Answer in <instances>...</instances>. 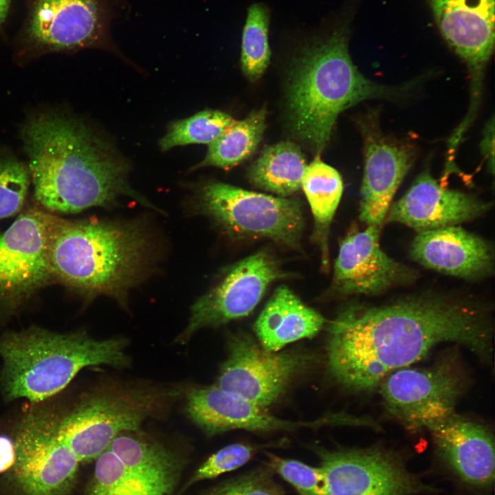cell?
<instances>
[{"label":"cell","instance_id":"1","mask_svg":"<svg viewBox=\"0 0 495 495\" xmlns=\"http://www.w3.org/2000/svg\"><path fill=\"white\" fill-rule=\"evenodd\" d=\"M493 335L492 307L468 295L422 292L380 305L353 303L329 324L328 368L343 386L369 392L442 343L490 362Z\"/></svg>","mask_w":495,"mask_h":495},{"label":"cell","instance_id":"2","mask_svg":"<svg viewBox=\"0 0 495 495\" xmlns=\"http://www.w3.org/2000/svg\"><path fill=\"white\" fill-rule=\"evenodd\" d=\"M21 133L35 199L47 210L110 207L121 196L154 208L129 186L126 162L81 120L42 113L31 117Z\"/></svg>","mask_w":495,"mask_h":495},{"label":"cell","instance_id":"3","mask_svg":"<svg viewBox=\"0 0 495 495\" xmlns=\"http://www.w3.org/2000/svg\"><path fill=\"white\" fill-rule=\"evenodd\" d=\"M153 248L138 221L62 219L52 243L51 267L55 281L87 298L106 295L122 305L149 269Z\"/></svg>","mask_w":495,"mask_h":495},{"label":"cell","instance_id":"4","mask_svg":"<svg viewBox=\"0 0 495 495\" xmlns=\"http://www.w3.org/2000/svg\"><path fill=\"white\" fill-rule=\"evenodd\" d=\"M291 72L287 109L292 129L318 153L329 142L343 111L367 99L402 98L412 87L366 78L353 63L342 30L306 49Z\"/></svg>","mask_w":495,"mask_h":495},{"label":"cell","instance_id":"5","mask_svg":"<svg viewBox=\"0 0 495 495\" xmlns=\"http://www.w3.org/2000/svg\"><path fill=\"white\" fill-rule=\"evenodd\" d=\"M126 340H98L82 331L60 333L36 326L0 336V388L7 401L38 403L64 389L83 368L126 367Z\"/></svg>","mask_w":495,"mask_h":495},{"label":"cell","instance_id":"6","mask_svg":"<svg viewBox=\"0 0 495 495\" xmlns=\"http://www.w3.org/2000/svg\"><path fill=\"white\" fill-rule=\"evenodd\" d=\"M175 395L156 388L105 387L62 414L58 434L80 462L97 459L118 435L137 430Z\"/></svg>","mask_w":495,"mask_h":495},{"label":"cell","instance_id":"7","mask_svg":"<svg viewBox=\"0 0 495 495\" xmlns=\"http://www.w3.org/2000/svg\"><path fill=\"white\" fill-rule=\"evenodd\" d=\"M111 0H26L18 34L23 54L99 48L116 51L111 37Z\"/></svg>","mask_w":495,"mask_h":495},{"label":"cell","instance_id":"8","mask_svg":"<svg viewBox=\"0 0 495 495\" xmlns=\"http://www.w3.org/2000/svg\"><path fill=\"white\" fill-rule=\"evenodd\" d=\"M199 205L236 239L266 238L289 248L300 243L304 221L301 204L296 199L210 182L201 189Z\"/></svg>","mask_w":495,"mask_h":495},{"label":"cell","instance_id":"9","mask_svg":"<svg viewBox=\"0 0 495 495\" xmlns=\"http://www.w3.org/2000/svg\"><path fill=\"white\" fill-rule=\"evenodd\" d=\"M466 382L457 356L448 354L428 367L394 371L378 387L388 415L419 432L456 412Z\"/></svg>","mask_w":495,"mask_h":495},{"label":"cell","instance_id":"10","mask_svg":"<svg viewBox=\"0 0 495 495\" xmlns=\"http://www.w3.org/2000/svg\"><path fill=\"white\" fill-rule=\"evenodd\" d=\"M62 219L35 208L0 236V311L12 312L54 281L50 250Z\"/></svg>","mask_w":495,"mask_h":495},{"label":"cell","instance_id":"11","mask_svg":"<svg viewBox=\"0 0 495 495\" xmlns=\"http://www.w3.org/2000/svg\"><path fill=\"white\" fill-rule=\"evenodd\" d=\"M61 415L54 408L34 406L19 422L13 467L25 495H63L74 481L80 461L60 438Z\"/></svg>","mask_w":495,"mask_h":495},{"label":"cell","instance_id":"12","mask_svg":"<svg viewBox=\"0 0 495 495\" xmlns=\"http://www.w3.org/2000/svg\"><path fill=\"white\" fill-rule=\"evenodd\" d=\"M327 495H419L435 491L380 447L318 450Z\"/></svg>","mask_w":495,"mask_h":495},{"label":"cell","instance_id":"13","mask_svg":"<svg viewBox=\"0 0 495 495\" xmlns=\"http://www.w3.org/2000/svg\"><path fill=\"white\" fill-rule=\"evenodd\" d=\"M228 350L216 386L266 408L280 398L309 360L296 352L268 351L245 334L232 336Z\"/></svg>","mask_w":495,"mask_h":495},{"label":"cell","instance_id":"14","mask_svg":"<svg viewBox=\"0 0 495 495\" xmlns=\"http://www.w3.org/2000/svg\"><path fill=\"white\" fill-rule=\"evenodd\" d=\"M287 276L274 258L261 250L232 265L221 280L191 308L188 326L178 341L199 329L216 327L249 315L273 282Z\"/></svg>","mask_w":495,"mask_h":495},{"label":"cell","instance_id":"15","mask_svg":"<svg viewBox=\"0 0 495 495\" xmlns=\"http://www.w3.org/2000/svg\"><path fill=\"white\" fill-rule=\"evenodd\" d=\"M441 34L465 62L471 102L467 116L479 106L484 70L494 46V0H429Z\"/></svg>","mask_w":495,"mask_h":495},{"label":"cell","instance_id":"16","mask_svg":"<svg viewBox=\"0 0 495 495\" xmlns=\"http://www.w3.org/2000/svg\"><path fill=\"white\" fill-rule=\"evenodd\" d=\"M381 226L351 232L340 243L333 285L342 295H380L417 279L414 269L388 256L380 244Z\"/></svg>","mask_w":495,"mask_h":495},{"label":"cell","instance_id":"17","mask_svg":"<svg viewBox=\"0 0 495 495\" xmlns=\"http://www.w3.org/2000/svg\"><path fill=\"white\" fill-rule=\"evenodd\" d=\"M364 121V169L359 218L367 226H382L394 195L412 165V152L408 146L382 134L375 113L368 114Z\"/></svg>","mask_w":495,"mask_h":495},{"label":"cell","instance_id":"18","mask_svg":"<svg viewBox=\"0 0 495 495\" xmlns=\"http://www.w3.org/2000/svg\"><path fill=\"white\" fill-rule=\"evenodd\" d=\"M436 452L463 485L489 490L494 480V441L487 427L453 413L428 428Z\"/></svg>","mask_w":495,"mask_h":495},{"label":"cell","instance_id":"19","mask_svg":"<svg viewBox=\"0 0 495 495\" xmlns=\"http://www.w3.org/2000/svg\"><path fill=\"white\" fill-rule=\"evenodd\" d=\"M490 206L473 195L441 186L426 171L402 197L390 205L385 220L404 224L418 232L473 220Z\"/></svg>","mask_w":495,"mask_h":495},{"label":"cell","instance_id":"20","mask_svg":"<svg viewBox=\"0 0 495 495\" xmlns=\"http://www.w3.org/2000/svg\"><path fill=\"white\" fill-rule=\"evenodd\" d=\"M186 407L192 421L208 435L235 429L269 432L336 424L333 415L307 422L280 419L267 408L225 392L217 386L192 389L186 395Z\"/></svg>","mask_w":495,"mask_h":495},{"label":"cell","instance_id":"21","mask_svg":"<svg viewBox=\"0 0 495 495\" xmlns=\"http://www.w3.org/2000/svg\"><path fill=\"white\" fill-rule=\"evenodd\" d=\"M410 254L425 267L466 280H479L494 273L492 244L457 225L418 232Z\"/></svg>","mask_w":495,"mask_h":495},{"label":"cell","instance_id":"22","mask_svg":"<svg viewBox=\"0 0 495 495\" xmlns=\"http://www.w3.org/2000/svg\"><path fill=\"white\" fill-rule=\"evenodd\" d=\"M324 322L319 313L281 285L258 316L254 331L264 349L278 352L291 342L315 336Z\"/></svg>","mask_w":495,"mask_h":495},{"label":"cell","instance_id":"23","mask_svg":"<svg viewBox=\"0 0 495 495\" xmlns=\"http://www.w3.org/2000/svg\"><path fill=\"white\" fill-rule=\"evenodd\" d=\"M301 188L314 217V237L320 248L322 265L327 270L329 231L342 195V177L336 169L323 162L318 155L307 165Z\"/></svg>","mask_w":495,"mask_h":495},{"label":"cell","instance_id":"24","mask_svg":"<svg viewBox=\"0 0 495 495\" xmlns=\"http://www.w3.org/2000/svg\"><path fill=\"white\" fill-rule=\"evenodd\" d=\"M300 148L290 141L267 146L248 171L250 182L257 188L287 197L301 188L307 166Z\"/></svg>","mask_w":495,"mask_h":495},{"label":"cell","instance_id":"25","mask_svg":"<svg viewBox=\"0 0 495 495\" xmlns=\"http://www.w3.org/2000/svg\"><path fill=\"white\" fill-rule=\"evenodd\" d=\"M175 485L125 465L108 448L96 459L89 495H170Z\"/></svg>","mask_w":495,"mask_h":495},{"label":"cell","instance_id":"26","mask_svg":"<svg viewBox=\"0 0 495 495\" xmlns=\"http://www.w3.org/2000/svg\"><path fill=\"white\" fill-rule=\"evenodd\" d=\"M265 108L252 111L245 118L234 120L214 141L208 145L204 159L192 169L215 166L229 169L249 157L262 140L265 129Z\"/></svg>","mask_w":495,"mask_h":495},{"label":"cell","instance_id":"27","mask_svg":"<svg viewBox=\"0 0 495 495\" xmlns=\"http://www.w3.org/2000/svg\"><path fill=\"white\" fill-rule=\"evenodd\" d=\"M109 449L125 465L157 479L176 483L179 461L177 456L164 446L120 434Z\"/></svg>","mask_w":495,"mask_h":495},{"label":"cell","instance_id":"28","mask_svg":"<svg viewBox=\"0 0 495 495\" xmlns=\"http://www.w3.org/2000/svg\"><path fill=\"white\" fill-rule=\"evenodd\" d=\"M229 114L213 109L199 111L185 119L171 122L160 147L166 151L173 147L192 144H209L217 139L233 122Z\"/></svg>","mask_w":495,"mask_h":495},{"label":"cell","instance_id":"29","mask_svg":"<svg viewBox=\"0 0 495 495\" xmlns=\"http://www.w3.org/2000/svg\"><path fill=\"white\" fill-rule=\"evenodd\" d=\"M268 26L265 7L260 3L250 6L243 30L241 63L243 73L251 81L260 78L270 63Z\"/></svg>","mask_w":495,"mask_h":495},{"label":"cell","instance_id":"30","mask_svg":"<svg viewBox=\"0 0 495 495\" xmlns=\"http://www.w3.org/2000/svg\"><path fill=\"white\" fill-rule=\"evenodd\" d=\"M30 182L28 167L10 155L0 154V220L21 209Z\"/></svg>","mask_w":495,"mask_h":495},{"label":"cell","instance_id":"31","mask_svg":"<svg viewBox=\"0 0 495 495\" xmlns=\"http://www.w3.org/2000/svg\"><path fill=\"white\" fill-rule=\"evenodd\" d=\"M266 454L269 467L291 484L300 495H327L326 478L320 466L312 467L272 453Z\"/></svg>","mask_w":495,"mask_h":495},{"label":"cell","instance_id":"32","mask_svg":"<svg viewBox=\"0 0 495 495\" xmlns=\"http://www.w3.org/2000/svg\"><path fill=\"white\" fill-rule=\"evenodd\" d=\"M254 448L243 443L226 446L211 455L195 472L190 484L238 469L252 456Z\"/></svg>","mask_w":495,"mask_h":495},{"label":"cell","instance_id":"33","mask_svg":"<svg viewBox=\"0 0 495 495\" xmlns=\"http://www.w3.org/2000/svg\"><path fill=\"white\" fill-rule=\"evenodd\" d=\"M209 495H280L265 472H254L230 480Z\"/></svg>","mask_w":495,"mask_h":495},{"label":"cell","instance_id":"34","mask_svg":"<svg viewBox=\"0 0 495 495\" xmlns=\"http://www.w3.org/2000/svg\"><path fill=\"white\" fill-rule=\"evenodd\" d=\"M14 461V442L6 437L0 436V473L13 466Z\"/></svg>","mask_w":495,"mask_h":495},{"label":"cell","instance_id":"35","mask_svg":"<svg viewBox=\"0 0 495 495\" xmlns=\"http://www.w3.org/2000/svg\"><path fill=\"white\" fill-rule=\"evenodd\" d=\"M10 0H0V25L5 21L10 8Z\"/></svg>","mask_w":495,"mask_h":495},{"label":"cell","instance_id":"36","mask_svg":"<svg viewBox=\"0 0 495 495\" xmlns=\"http://www.w3.org/2000/svg\"><path fill=\"white\" fill-rule=\"evenodd\" d=\"M111 2L114 4V6L118 7L122 3V0H111Z\"/></svg>","mask_w":495,"mask_h":495}]
</instances>
